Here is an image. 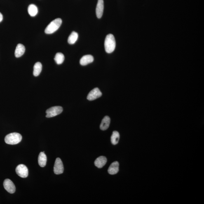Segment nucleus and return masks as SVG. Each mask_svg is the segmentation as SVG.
Here are the masks:
<instances>
[{
  "instance_id": "4468645a",
  "label": "nucleus",
  "mask_w": 204,
  "mask_h": 204,
  "mask_svg": "<svg viewBox=\"0 0 204 204\" xmlns=\"http://www.w3.org/2000/svg\"><path fill=\"white\" fill-rule=\"evenodd\" d=\"M111 123V119L109 116H106L102 119L100 125L101 130H105L109 128L110 124Z\"/></svg>"
},
{
  "instance_id": "0eeeda50",
  "label": "nucleus",
  "mask_w": 204,
  "mask_h": 204,
  "mask_svg": "<svg viewBox=\"0 0 204 204\" xmlns=\"http://www.w3.org/2000/svg\"><path fill=\"white\" fill-rule=\"evenodd\" d=\"M102 93L98 88H95L88 93L87 99L89 101H93L102 96Z\"/></svg>"
},
{
  "instance_id": "f8f14e48",
  "label": "nucleus",
  "mask_w": 204,
  "mask_h": 204,
  "mask_svg": "<svg viewBox=\"0 0 204 204\" xmlns=\"http://www.w3.org/2000/svg\"><path fill=\"white\" fill-rule=\"evenodd\" d=\"M107 162V159L106 157L101 156L95 160V165L98 168H101L105 165Z\"/></svg>"
},
{
  "instance_id": "aec40b11",
  "label": "nucleus",
  "mask_w": 204,
  "mask_h": 204,
  "mask_svg": "<svg viewBox=\"0 0 204 204\" xmlns=\"http://www.w3.org/2000/svg\"><path fill=\"white\" fill-rule=\"evenodd\" d=\"M64 56L62 53H57L56 55L54 60L57 64L60 65L63 62L64 60Z\"/></svg>"
},
{
  "instance_id": "dca6fc26",
  "label": "nucleus",
  "mask_w": 204,
  "mask_h": 204,
  "mask_svg": "<svg viewBox=\"0 0 204 204\" xmlns=\"http://www.w3.org/2000/svg\"><path fill=\"white\" fill-rule=\"evenodd\" d=\"M42 70V65L41 63L40 62H36L34 64V76H39L40 73L41 72Z\"/></svg>"
},
{
  "instance_id": "f3484780",
  "label": "nucleus",
  "mask_w": 204,
  "mask_h": 204,
  "mask_svg": "<svg viewBox=\"0 0 204 204\" xmlns=\"http://www.w3.org/2000/svg\"><path fill=\"white\" fill-rule=\"evenodd\" d=\"M28 11L31 16L34 17L37 14L38 9L37 7L34 4H31L29 7Z\"/></svg>"
},
{
  "instance_id": "1a4fd4ad",
  "label": "nucleus",
  "mask_w": 204,
  "mask_h": 204,
  "mask_svg": "<svg viewBox=\"0 0 204 204\" xmlns=\"http://www.w3.org/2000/svg\"><path fill=\"white\" fill-rule=\"evenodd\" d=\"M104 3L103 0H98L96 8V15L97 18L102 17L103 13Z\"/></svg>"
},
{
  "instance_id": "39448f33",
  "label": "nucleus",
  "mask_w": 204,
  "mask_h": 204,
  "mask_svg": "<svg viewBox=\"0 0 204 204\" xmlns=\"http://www.w3.org/2000/svg\"><path fill=\"white\" fill-rule=\"evenodd\" d=\"M16 171L18 176L23 178H25L28 176V169L25 165L21 164L17 165Z\"/></svg>"
},
{
  "instance_id": "ddd939ff",
  "label": "nucleus",
  "mask_w": 204,
  "mask_h": 204,
  "mask_svg": "<svg viewBox=\"0 0 204 204\" xmlns=\"http://www.w3.org/2000/svg\"><path fill=\"white\" fill-rule=\"evenodd\" d=\"M25 48L23 45L19 43L17 45L15 51V56L16 57H19L24 55L25 52Z\"/></svg>"
},
{
  "instance_id": "9d476101",
  "label": "nucleus",
  "mask_w": 204,
  "mask_h": 204,
  "mask_svg": "<svg viewBox=\"0 0 204 204\" xmlns=\"http://www.w3.org/2000/svg\"><path fill=\"white\" fill-rule=\"evenodd\" d=\"M119 164L118 161H115L111 163L108 169V172L111 175H115L119 171Z\"/></svg>"
},
{
  "instance_id": "412c9836",
  "label": "nucleus",
  "mask_w": 204,
  "mask_h": 204,
  "mask_svg": "<svg viewBox=\"0 0 204 204\" xmlns=\"http://www.w3.org/2000/svg\"><path fill=\"white\" fill-rule=\"evenodd\" d=\"M3 20V16L2 14L0 13V22Z\"/></svg>"
},
{
  "instance_id": "6ab92c4d",
  "label": "nucleus",
  "mask_w": 204,
  "mask_h": 204,
  "mask_svg": "<svg viewBox=\"0 0 204 204\" xmlns=\"http://www.w3.org/2000/svg\"><path fill=\"white\" fill-rule=\"evenodd\" d=\"M78 35L77 33L75 31H73L68 39V42L70 44H74L78 40Z\"/></svg>"
},
{
  "instance_id": "423d86ee",
  "label": "nucleus",
  "mask_w": 204,
  "mask_h": 204,
  "mask_svg": "<svg viewBox=\"0 0 204 204\" xmlns=\"http://www.w3.org/2000/svg\"><path fill=\"white\" fill-rule=\"evenodd\" d=\"M64 166L61 159L57 158L56 160L55 165L54 167V172L57 175H59L63 173Z\"/></svg>"
},
{
  "instance_id": "f03ea898",
  "label": "nucleus",
  "mask_w": 204,
  "mask_h": 204,
  "mask_svg": "<svg viewBox=\"0 0 204 204\" xmlns=\"http://www.w3.org/2000/svg\"><path fill=\"white\" fill-rule=\"evenodd\" d=\"M62 20L60 18H57L52 21L47 26L45 30V34H51L57 31L61 25Z\"/></svg>"
},
{
  "instance_id": "2eb2a0df",
  "label": "nucleus",
  "mask_w": 204,
  "mask_h": 204,
  "mask_svg": "<svg viewBox=\"0 0 204 204\" xmlns=\"http://www.w3.org/2000/svg\"><path fill=\"white\" fill-rule=\"evenodd\" d=\"M38 163L41 167H44L46 165L47 157L43 152H40L38 157Z\"/></svg>"
},
{
  "instance_id": "7ed1b4c3",
  "label": "nucleus",
  "mask_w": 204,
  "mask_h": 204,
  "mask_svg": "<svg viewBox=\"0 0 204 204\" xmlns=\"http://www.w3.org/2000/svg\"><path fill=\"white\" fill-rule=\"evenodd\" d=\"M22 139V137L20 134L12 133L6 136L5 138V142L8 144L15 145L20 143Z\"/></svg>"
},
{
  "instance_id": "f257e3e1",
  "label": "nucleus",
  "mask_w": 204,
  "mask_h": 204,
  "mask_svg": "<svg viewBox=\"0 0 204 204\" xmlns=\"http://www.w3.org/2000/svg\"><path fill=\"white\" fill-rule=\"evenodd\" d=\"M104 47L107 53H111L114 51L116 48V41L113 34H109L106 36L104 42Z\"/></svg>"
},
{
  "instance_id": "20e7f679",
  "label": "nucleus",
  "mask_w": 204,
  "mask_h": 204,
  "mask_svg": "<svg viewBox=\"0 0 204 204\" xmlns=\"http://www.w3.org/2000/svg\"><path fill=\"white\" fill-rule=\"evenodd\" d=\"M63 108L61 106H54L47 110L46 111L47 118H52L61 114L62 112Z\"/></svg>"
},
{
  "instance_id": "6e6552de",
  "label": "nucleus",
  "mask_w": 204,
  "mask_h": 204,
  "mask_svg": "<svg viewBox=\"0 0 204 204\" xmlns=\"http://www.w3.org/2000/svg\"><path fill=\"white\" fill-rule=\"evenodd\" d=\"M3 186L5 189L10 193H15L16 187L13 182L9 179H5L3 182Z\"/></svg>"
},
{
  "instance_id": "9b49d317",
  "label": "nucleus",
  "mask_w": 204,
  "mask_h": 204,
  "mask_svg": "<svg viewBox=\"0 0 204 204\" xmlns=\"http://www.w3.org/2000/svg\"><path fill=\"white\" fill-rule=\"evenodd\" d=\"M93 61L94 58L91 55H85L80 60V64L82 66H86L93 62Z\"/></svg>"
},
{
  "instance_id": "a211bd4d",
  "label": "nucleus",
  "mask_w": 204,
  "mask_h": 204,
  "mask_svg": "<svg viewBox=\"0 0 204 204\" xmlns=\"http://www.w3.org/2000/svg\"><path fill=\"white\" fill-rule=\"evenodd\" d=\"M120 135L119 132L116 131L113 132L112 135L111 137V142L113 145H116L119 142Z\"/></svg>"
}]
</instances>
